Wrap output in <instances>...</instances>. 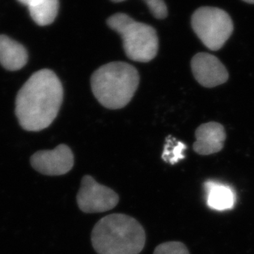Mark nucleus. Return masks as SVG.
<instances>
[{"label":"nucleus","instance_id":"obj_1","mask_svg":"<svg viewBox=\"0 0 254 254\" xmlns=\"http://www.w3.org/2000/svg\"><path fill=\"white\" fill-rule=\"evenodd\" d=\"M62 82L50 69L33 73L17 93L16 115L27 131H40L57 118L63 102Z\"/></svg>","mask_w":254,"mask_h":254},{"label":"nucleus","instance_id":"obj_2","mask_svg":"<svg viewBox=\"0 0 254 254\" xmlns=\"http://www.w3.org/2000/svg\"><path fill=\"white\" fill-rule=\"evenodd\" d=\"M91 240L98 254H139L145 245L146 235L134 218L112 214L96 224Z\"/></svg>","mask_w":254,"mask_h":254},{"label":"nucleus","instance_id":"obj_3","mask_svg":"<svg viewBox=\"0 0 254 254\" xmlns=\"http://www.w3.org/2000/svg\"><path fill=\"white\" fill-rule=\"evenodd\" d=\"M136 68L125 62H111L101 66L91 77V88L98 103L117 110L125 108L138 88Z\"/></svg>","mask_w":254,"mask_h":254},{"label":"nucleus","instance_id":"obj_4","mask_svg":"<svg viewBox=\"0 0 254 254\" xmlns=\"http://www.w3.org/2000/svg\"><path fill=\"white\" fill-rule=\"evenodd\" d=\"M108 25L123 38L124 51L129 59L145 63L156 57L159 38L153 27L136 22L125 13L113 15L108 18Z\"/></svg>","mask_w":254,"mask_h":254},{"label":"nucleus","instance_id":"obj_5","mask_svg":"<svg viewBox=\"0 0 254 254\" xmlns=\"http://www.w3.org/2000/svg\"><path fill=\"white\" fill-rule=\"evenodd\" d=\"M191 26L199 39L211 51L221 49L234 31L230 15L218 7H201L195 10Z\"/></svg>","mask_w":254,"mask_h":254},{"label":"nucleus","instance_id":"obj_6","mask_svg":"<svg viewBox=\"0 0 254 254\" xmlns=\"http://www.w3.org/2000/svg\"><path fill=\"white\" fill-rule=\"evenodd\" d=\"M76 199L78 208L85 213L105 212L119 202L118 193L98 184L90 175L83 177Z\"/></svg>","mask_w":254,"mask_h":254},{"label":"nucleus","instance_id":"obj_7","mask_svg":"<svg viewBox=\"0 0 254 254\" xmlns=\"http://www.w3.org/2000/svg\"><path fill=\"white\" fill-rule=\"evenodd\" d=\"M32 168L40 174L61 176L73 169V154L66 144H60L52 150H41L31 157Z\"/></svg>","mask_w":254,"mask_h":254},{"label":"nucleus","instance_id":"obj_8","mask_svg":"<svg viewBox=\"0 0 254 254\" xmlns=\"http://www.w3.org/2000/svg\"><path fill=\"white\" fill-rule=\"evenodd\" d=\"M195 80L205 88H214L226 83L229 73L217 57L205 52L195 55L190 62Z\"/></svg>","mask_w":254,"mask_h":254},{"label":"nucleus","instance_id":"obj_9","mask_svg":"<svg viewBox=\"0 0 254 254\" xmlns=\"http://www.w3.org/2000/svg\"><path fill=\"white\" fill-rule=\"evenodd\" d=\"M195 141L193 149L200 155H210L221 151L225 145L226 133L225 127L215 122L204 123L195 132Z\"/></svg>","mask_w":254,"mask_h":254},{"label":"nucleus","instance_id":"obj_10","mask_svg":"<svg viewBox=\"0 0 254 254\" xmlns=\"http://www.w3.org/2000/svg\"><path fill=\"white\" fill-rule=\"evenodd\" d=\"M27 62V52L22 45L0 35V64L8 70H18Z\"/></svg>","mask_w":254,"mask_h":254},{"label":"nucleus","instance_id":"obj_11","mask_svg":"<svg viewBox=\"0 0 254 254\" xmlns=\"http://www.w3.org/2000/svg\"><path fill=\"white\" fill-rule=\"evenodd\" d=\"M206 202L213 210H230L235 205V195L230 187L215 182H206Z\"/></svg>","mask_w":254,"mask_h":254},{"label":"nucleus","instance_id":"obj_12","mask_svg":"<svg viewBox=\"0 0 254 254\" xmlns=\"http://www.w3.org/2000/svg\"><path fill=\"white\" fill-rule=\"evenodd\" d=\"M32 19L40 26H47L54 22L59 11V0H41L29 7Z\"/></svg>","mask_w":254,"mask_h":254},{"label":"nucleus","instance_id":"obj_13","mask_svg":"<svg viewBox=\"0 0 254 254\" xmlns=\"http://www.w3.org/2000/svg\"><path fill=\"white\" fill-rule=\"evenodd\" d=\"M188 147L184 143L178 140L175 137L169 135L166 138L162 159H164V162L169 163L172 165L176 164L178 162L185 158L184 151Z\"/></svg>","mask_w":254,"mask_h":254},{"label":"nucleus","instance_id":"obj_14","mask_svg":"<svg viewBox=\"0 0 254 254\" xmlns=\"http://www.w3.org/2000/svg\"><path fill=\"white\" fill-rule=\"evenodd\" d=\"M154 254H190L186 245L181 242L170 241L158 245Z\"/></svg>","mask_w":254,"mask_h":254},{"label":"nucleus","instance_id":"obj_15","mask_svg":"<svg viewBox=\"0 0 254 254\" xmlns=\"http://www.w3.org/2000/svg\"><path fill=\"white\" fill-rule=\"evenodd\" d=\"M113 2H120L125 0H111ZM149 7L152 15L158 19H163L167 17L168 9L164 0H143Z\"/></svg>","mask_w":254,"mask_h":254},{"label":"nucleus","instance_id":"obj_16","mask_svg":"<svg viewBox=\"0 0 254 254\" xmlns=\"http://www.w3.org/2000/svg\"><path fill=\"white\" fill-rule=\"evenodd\" d=\"M18 1L21 3H22V4L27 6V7L29 8V7H32V6H34V5L38 3L41 0H18Z\"/></svg>","mask_w":254,"mask_h":254},{"label":"nucleus","instance_id":"obj_17","mask_svg":"<svg viewBox=\"0 0 254 254\" xmlns=\"http://www.w3.org/2000/svg\"><path fill=\"white\" fill-rule=\"evenodd\" d=\"M245 2H249V3H254V0H243Z\"/></svg>","mask_w":254,"mask_h":254}]
</instances>
